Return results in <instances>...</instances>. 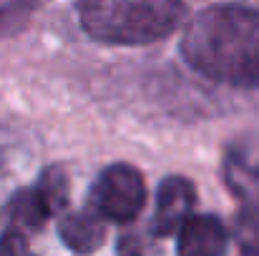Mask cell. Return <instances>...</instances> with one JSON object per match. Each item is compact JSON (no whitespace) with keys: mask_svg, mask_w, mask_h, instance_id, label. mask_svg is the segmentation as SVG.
Here are the masks:
<instances>
[{"mask_svg":"<svg viewBox=\"0 0 259 256\" xmlns=\"http://www.w3.org/2000/svg\"><path fill=\"white\" fill-rule=\"evenodd\" d=\"M184 61L201 76L234 88H259V10L211 5L184 28Z\"/></svg>","mask_w":259,"mask_h":256,"instance_id":"obj_1","label":"cell"},{"mask_svg":"<svg viewBox=\"0 0 259 256\" xmlns=\"http://www.w3.org/2000/svg\"><path fill=\"white\" fill-rule=\"evenodd\" d=\"M28 13H30V5L25 0H0V35L18 30L25 23Z\"/></svg>","mask_w":259,"mask_h":256,"instance_id":"obj_11","label":"cell"},{"mask_svg":"<svg viewBox=\"0 0 259 256\" xmlns=\"http://www.w3.org/2000/svg\"><path fill=\"white\" fill-rule=\"evenodd\" d=\"M61 239L76 254H93L106 241V226L96 211H71L61 219Z\"/></svg>","mask_w":259,"mask_h":256,"instance_id":"obj_6","label":"cell"},{"mask_svg":"<svg viewBox=\"0 0 259 256\" xmlns=\"http://www.w3.org/2000/svg\"><path fill=\"white\" fill-rule=\"evenodd\" d=\"M78 20L93 40L149 45L169 38L186 18L184 0H78Z\"/></svg>","mask_w":259,"mask_h":256,"instance_id":"obj_2","label":"cell"},{"mask_svg":"<svg viewBox=\"0 0 259 256\" xmlns=\"http://www.w3.org/2000/svg\"><path fill=\"white\" fill-rule=\"evenodd\" d=\"M229 234L217 216H191L179 229V256H224Z\"/></svg>","mask_w":259,"mask_h":256,"instance_id":"obj_5","label":"cell"},{"mask_svg":"<svg viewBox=\"0 0 259 256\" xmlns=\"http://www.w3.org/2000/svg\"><path fill=\"white\" fill-rule=\"evenodd\" d=\"M0 256H35V251L30 249L25 234L10 229V231L3 234V239H0Z\"/></svg>","mask_w":259,"mask_h":256,"instance_id":"obj_12","label":"cell"},{"mask_svg":"<svg viewBox=\"0 0 259 256\" xmlns=\"http://www.w3.org/2000/svg\"><path fill=\"white\" fill-rule=\"evenodd\" d=\"M8 216L13 221V229L25 234V231H38L53 216V209L48 206V201L35 186V188H23L13 193L8 203Z\"/></svg>","mask_w":259,"mask_h":256,"instance_id":"obj_8","label":"cell"},{"mask_svg":"<svg viewBox=\"0 0 259 256\" xmlns=\"http://www.w3.org/2000/svg\"><path fill=\"white\" fill-rule=\"evenodd\" d=\"M194 203H196V191L189 178H184V176L164 178L159 186V193H156L154 234L169 236L174 231H179L191 219Z\"/></svg>","mask_w":259,"mask_h":256,"instance_id":"obj_4","label":"cell"},{"mask_svg":"<svg viewBox=\"0 0 259 256\" xmlns=\"http://www.w3.org/2000/svg\"><path fill=\"white\" fill-rule=\"evenodd\" d=\"M224 176L229 188L244 198L252 201V206H259V156L252 148H234L229 151L224 161Z\"/></svg>","mask_w":259,"mask_h":256,"instance_id":"obj_7","label":"cell"},{"mask_svg":"<svg viewBox=\"0 0 259 256\" xmlns=\"http://www.w3.org/2000/svg\"><path fill=\"white\" fill-rule=\"evenodd\" d=\"M91 201L101 219L116 224L134 221L146 203V183L141 171L128 164H111L96 178Z\"/></svg>","mask_w":259,"mask_h":256,"instance_id":"obj_3","label":"cell"},{"mask_svg":"<svg viewBox=\"0 0 259 256\" xmlns=\"http://www.w3.org/2000/svg\"><path fill=\"white\" fill-rule=\"evenodd\" d=\"M234 239L244 256H259V206H247L237 214Z\"/></svg>","mask_w":259,"mask_h":256,"instance_id":"obj_9","label":"cell"},{"mask_svg":"<svg viewBox=\"0 0 259 256\" xmlns=\"http://www.w3.org/2000/svg\"><path fill=\"white\" fill-rule=\"evenodd\" d=\"M38 191L43 193V198L48 201V206L56 211H61L68 201V176L61 166H51L40 173V181H38Z\"/></svg>","mask_w":259,"mask_h":256,"instance_id":"obj_10","label":"cell"}]
</instances>
